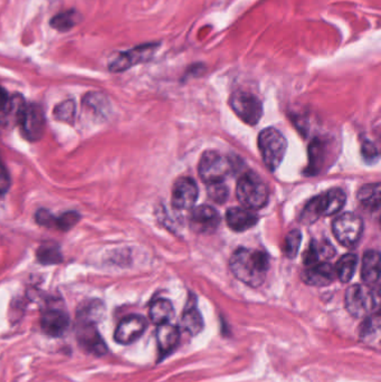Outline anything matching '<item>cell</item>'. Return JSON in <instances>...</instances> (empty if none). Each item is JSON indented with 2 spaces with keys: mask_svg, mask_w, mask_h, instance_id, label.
<instances>
[{
  "mask_svg": "<svg viewBox=\"0 0 381 382\" xmlns=\"http://www.w3.org/2000/svg\"><path fill=\"white\" fill-rule=\"evenodd\" d=\"M237 198L246 209H260L268 202V188L255 173H245L237 182Z\"/></svg>",
  "mask_w": 381,
  "mask_h": 382,
  "instance_id": "277c9868",
  "label": "cell"
},
{
  "mask_svg": "<svg viewBox=\"0 0 381 382\" xmlns=\"http://www.w3.org/2000/svg\"><path fill=\"white\" fill-rule=\"evenodd\" d=\"M365 319V322L363 323L360 330L361 340L369 343V344L375 342V341L378 343L379 334H380V315H379V312H376V313H373V315H369Z\"/></svg>",
  "mask_w": 381,
  "mask_h": 382,
  "instance_id": "d4e9b609",
  "label": "cell"
},
{
  "mask_svg": "<svg viewBox=\"0 0 381 382\" xmlns=\"http://www.w3.org/2000/svg\"><path fill=\"white\" fill-rule=\"evenodd\" d=\"M77 339L79 346L93 356H102L108 352L106 343L94 323L77 322Z\"/></svg>",
  "mask_w": 381,
  "mask_h": 382,
  "instance_id": "30bf717a",
  "label": "cell"
},
{
  "mask_svg": "<svg viewBox=\"0 0 381 382\" xmlns=\"http://www.w3.org/2000/svg\"><path fill=\"white\" fill-rule=\"evenodd\" d=\"M82 21L81 13L79 11H63L54 16L50 21V26L55 28L58 32H67L70 29L74 28L79 21Z\"/></svg>",
  "mask_w": 381,
  "mask_h": 382,
  "instance_id": "cb8c5ba5",
  "label": "cell"
},
{
  "mask_svg": "<svg viewBox=\"0 0 381 382\" xmlns=\"http://www.w3.org/2000/svg\"><path fill=\"white\" fill-rule=\"evenodd\" d=\"M358 200L369 210H378L380 207V183H368L358 191Z\"/></svg>",
  "mask_w": 381,
  "mask_h": 382,
  "instance_id": "7402d4cb",
  "label": "cell"
},
{
  "mask_svg": "<svg viewBox=\"0 0 381 382\" xmlns=\"http://www.w3.org/2000/svg\"><path fill=\"white\" fill-rule=\"evenodd\" d=\"M148 322L141 315H129L121 320L114 332L116 342L123 346L131 344L145 333Z\"/></svg>",
  "mask_w": 381,
  "mask_h": 382,
  "instance_id": "4fadbf2b",
  "label": "cell"
},
{
  "mask_svg": "<svg viewBox=\"0 0 381 382\" xmlns=\"http://www.w3.org/2000/svg\"><path fill=\"white\" fill-rule=\"evenodd\" d=\"M174 305L169 300L158 299L153 302L149 310L150 320L155 324L161 325L170 322L174 317Z\"/></svg>",
  "mask_w": 381,
  "mask_h": 382,
  "instance_id": "44dd1931",
  "label": "cell"
},
{
  "mask_svg": "<svg viewBox=\"0 0 381 382\" xmlns=\"http://www.w3.org/2000/svg\"><path fill=\"white\" fill-rule=\"evenodd\" d=\"M207 194L214 202L223 204L228 197V188L223 182L211 183L207 185Z\"/></svg>",
  "mask_w": 381,
  "mask_h": 382,
  "instance_id": "4dcf8cb0",
  "label": "cell"
},
{
  "mask_svg": "<svg viewBox=\"0 0 381 382\" xmlns=\"http://www.w3.org/2000/svg\"><path fill=\"white\" fill-rule=\"evenodd\" d=\"M346 309L353 317L358 319L369 317L379 312V292L377 288L368 285L350 286L346 292Z\"/></svg>",
  "mask_w": 381,
  "mask_h": 382,
  "instance_id": "7a4b0ae2",
  "label": "cell"
},
{
  "mask_svg": "<svg viewBox=\"0 0 381 382\" xmlns=\"http://www.w3.org/2000/svg\"><path fill=\"white\" fill-rule=\"evenodd\" d=\"M75 111H77L75 102L72 100H67L65 102H62L61 104H58L54 109V116L58 121H62V122H65V124H71L74 121Z\"/></svg>",
  "mask_w": 381,
  "mask_h": 382,
  "instance_id": "f1b7e54d",
  "label": "cell"
},
{
  "mask_svg": "<svg viewBox=\"0 0 381 382\" xmlns=\"http://www.w3.org/2000/svg\"><path fill=\"white\" fill-rule=\"evenodd\" d=\"M336 254V249L328 241H314L304 254V264L308 266L328 263Z\"/></svg>",
  "mask_w": 381,
  "mask_h": 382,
  "instance_id": "ac0fdd59",
  "label": "cell"
},
{
  "mask_svg": "<svg viewBox=\"0 0 381 382\" xmlns=\"http://www.w3.org/2000/svg\"><path fill=\"white\" fill-rule=\"evenodd\" d=\"M229 104L236 116L250 126H256L263 116V104L256 95L248 92H235Z\"/></svg>",
  "mask_w": 381,
  "mask_h": 382,
  "instance_id": "52a82bcc",
  "label": "cell"
},
{
  "mask_svg": "<svg viewBox=\"0 0 381 382\" xmlns=\"http://www.w3.org/2000/svg\"><path fill=\"white\" fill-rule=\"evenodd\" d=\"M37 258L42 264H60L63 261L61 249L55 244H45L37 251Z\"/></svg>",
  "mask_w": 381,
  "mask_h": 382,
  "instance_id": "83f0119b",
  "label": "cell"
},
{
  "mask_svg": "<svg viewBox=\"0 0 381 382\" xmlns=\"http://www.w3.org/2000/svg\"><path fill=\"white\" fill-rule=\"evenodd\" d=\"M363 229V220L351 212L339 216L332 224L333 235L343 246H353L357 244L360 239Z\"/></svg>",
  "mask_w": 381,
  "mask_h": 382,
  "instance_id": "ba28073f",
  "label": "cell"
},
{
  "mask_svg": "<svg viewBox=\"0 0 381 382\" xmlns=\"http://www.w3.org/2000/svg\"><path fill=\"white\" fill-rule=\"evenodd\" d=\"M357 255L346 254L339 259L336 268V274L337 278L342 283H348L353 278L355 274V267H357Z\"/></svg>",
  "mask_w": 381,
  "mask_h": 382,
  "instance_id": "484cf974",
  "label": "cell"
},
{
  "mask_svg": "<svg viewBox=\"0 0 381 382\" xmlns=\"http://www.w3.org/2000/svg\"><path fill=\"white\" fill-rule=\"evenodd\" d=\"M301 241H302V234L300 233V231L294 229V231L287 234L285 245H284V251L289 258H294L297 256L299 249H300Z\"/></svg>",
  "mask_w": 381,
  "mask_h": 382,
  "instance_id": "f546056e",
  "label": "cell"
},
{
  "mask_svg": "<svg viewBox=\"0 0 381 382\" xmlns=\"http://www.w3.org/2000/svg\"><path fill=\"white\" fill-rule=\"evenodd\" d=\"M234 170V165L229 158L219 152L207 151L201 155L198 165L200 178L207 185L223 182V180Z\"/></svg>",
  "mask_w": 381,
  "mask_h": 382,
  "instance_id": "8992f818",
  "label": "cell"
},
{
  "mask_svg": "<svg viewBox=\"0 0 381 382\" xmlns=\"http://www.w3.org/2000/svg\"><path fill=\"white\" fill-rule=\"evenodd\" d=\"M158 48V43H150V44L137 46V48L126 50V52L118 53V55L111 60L109 68H110L111 72L126 71L132 66L150 60Z\"/></svg>",
  "mask_w": 381,
  "mask_h": 382,
  "instance_id": "9c48e42d",
  "label": "cell"
},
{
  "mask_svg": "<svg viewBox=\"0 0 381 382\" xmlns=\"http://www.w3.org/2000/svg\"><path fill=\"white\" fill-rule=\"evenodd\" d=\"M11 186V178L5 165L0 161V192H6Z\"/></svg>",
  "mask_w": 381,
  "mask_h": 382,
  "instance_id": "e575fe53",
  "label": "cell"
},
{
  "mask_svg": "<svg viewBox=\"0 0 381 382\" xmlns=\"http://www.w3.org/2000/svg\"><path fill=\"white\" fill-rule=\"evenodd\" d=\"M9 99H11V97L7 94V92H6L3 87H0V111H1V112H4V111L6 110V108H7V105H9Z\"/></svg>",
  "mask_w": 381,
  "mask_h": 382,
  "instance_id": "d590c367",
  "label": "cell"
},
{
  "mask_svg": "<svg viewBox=\"0 0 381 382\" xmlns=\"http://www.w3.org/2000/svg\"><path fill=\"white\" fill-rule=\"evenodd\" d=\"M380 257L376 251H368L363 258V268H361V278L365 285L373 288L378 285L380 278Z\"/></svg>",
  "mask_w": 381,
  "mask_h": 382,
  "instance_id": "d6986e66",
  "label": "cell"
},
{
  "mask_svg": "<svg viewBox=\"0 0 381 382\" xmlns=\"http://www.w3.org/2000/svg\"><path fill=\"white\" fill-rule=\"evenodd\" d=\"M303 280L312 286H326L331 284L336 278V268L328 263L308 266L302 275Z\"/></svg>",
  "mask_w": 381,
  "mask_h": 382,
  "instance_id": "2e32d148",
  "label": "cell"
},
{
  "mask_svg": "<svg viewBox=\"0 0 381 382\" xmlns=\"http://www.w3.org/2000/svg\"><path fill=\"white\" fill-rule=\"evenodd\" d=\"M198 194L199 192L195 180L189 177H182L175 182L171 194V204L175 209H190L197 202Z\"/></svg>",
  "mask_w": 381,
  "mask_h": 382,
  "instance_id": "8fae6325",
  "label": "cell"
},
{
  "mask_svg": "<svg viewBox=\"0 0 381 382\" xmlns=\"http://www.w3.org/2000/svg\"><path fill=\"white\" fill-rule=\"evenodd\" d=\"M180 325H182V330L189 333L190 335H197L198 333L201 332L204 327L203 317L195 305L184 310L182 320H180Z\"/></svg>",
  "mask_w": 381,
  "mask_h": 382,
  "instance_id": "603a6c76",
  "label": "cell"
},
{
  "mask_svg": "<svg viewBox=\"0 0 381 382\" xmlns=\"http://www.w3.org/2000/svg\"><path fill=\"white\" fill-rule=\"evenodd\" d=\"M36 222L46 227H55L56 217H54L48 210L40 209L36 212Z\"/></svg>",
  "mask_w": 381,
  "mask_h": 382,
  "instance_id": "d6a6232c",
  "label": "cell"
},
{
  "mask_svg": "<svg viewBox=\"0 0 381 382\" xmlns=\"http://www.w3.org/2000/svg\"><path fill=\"white\" fill-rule=\"evenodd\" d=\"M190 226L198 234H211L221 224V216L215 208L203 204L190 214Z\"/></svg>",
  "mask_w": 381,
  "mask_h": 382,
  "instance_id": "5bb4252c",
  "label": "cell"
},
{
  "mask_svg": "<svg viewBox=\"0 0 381 382\" xmlns=\"http://www.w3.org/2000/svg\"><path fill=\"white\" fill-rule=\"evenodd\" d=\"M103 305L101 302H91L87 307H82L77 312V322L96 323L100 321L102 317Z\"/></svg>",
  "mask_w": 381,
  "mask_h": 382,
  "instance_id": "4316f807",
  "label": "cell"
},
{
  "mask_svg": "<svg viewBox=\"0 0 381 382\" xmlns=\"http://www.w3.org/2000/svg\"><path fill=\"white\" fill-rule=\"evenodd\" d=\"M40 325L46 334L53 338H58L69 329L70 317L62 310L48 309L43 312Z\"/></svg>",
  "mask_w": 381,
  "mask_h": 382,
  "instance_id": "9a60e30c",
  "label": "cell"
},
{
  "mask_svg": "<svg viewBox=\"0 0 381 382\" xmlns=\"http://www.w3.org/2000/svg\"><path fill=\"white\" fill-rule=\"evenodd\" d=\"M180 341V331L178 327L170 323L158 325L157 330V343L161 354H170L171 351L178 346Z\"/></svg>",
  "mask_w": 381,
  "mask_h": 382,
  "instance_id": "ffe728a7",
  "label": "cell"
},
{
  "mask_svg": "<svg viewBox=\"0 0 381 382\" xmlns=\"http://www.w3.org/2000/svg\"><path fill=\"white\" fill-rule=\"evenodd\" d=\"M258 149L266 167L274 171L280 167L287 153V141L279 130L265 129L258 136Z\"/></svg>",
  "mask_w": 381,
  "mask_h": 382,
  "instance_id": "5b68a950",
  "label": "cell"
},
{
  "mask_svg": "<svg viewBox=\"0 0 381 382\" xmlns=\"http://www.w3.org/2000/svg\"><path fill=\"white\" fill-rule=\"evenodd\" d=\"M81 216L77 212H67L61 217L56 218V228L61 231H70L79 223Z\"/></svg>",
  "mask_w": 381,
  "mask_h": 382,
  "instance_id": "1f68e13d",
  "label": "cell"
},
{
  "mask_svg": "<svg viewBox=\"0 0 381 382\" xmlns=\"http://www.w3.org/2000/svg\"><path fill=\"white\" fill-rule=\"evenodd\" d=\"M258 217L255 212L242 208H231L226 212V223L235 231H245L258 224Z\"/></svg>",
  "mask_w": 381,
  "mask_h": 382,
  "instance_id": "e0dca14e",
  "label": "cell"
},
{
  "mask_svg": "<svg viewBox=\"0 0 381 382\" xmlns=\"http://www.w3.org/2000/svg\"><path fill=\"white\" fill-rule=\"evenodd\" d=\"M346 200L345 192L341 189L326 191L307 204L301 215V220L305 224H312L318 218L334 215L343 208Z\"/></svg>",
  "mask_w": 381,
  "mask_h": 382,
  "instance_id": "3957f363",
  "label": "cell"
},
{
  "mask_svg": "<svg viewBox=\"0 0 381 382\" xmlns=\"http://www.w3.org/2000/svg\"><path fill=\"white\" fill-rule=\"evenodd\" d=\"M19 124L23 128L27 139L40 140L45 131V116L40 105L26 104L19 119Z\"/></svg>",
  "mask_w": 381,
  "mask_h": 382,
  "instance_id": "7c38bea8",
  "label": "cell"
},
{
  "mask_svg": "<svg viewBox=\"0 0 381 382\" xmlns=\"http://www.w3.org/2000/svg\"><path fill=\"white\" fill-rule=\"evenodd\" d=\"M229 266L235 278L248 286L258 288L265 280L270 261L263 251L242 247L231 255Z\"/></svg>",
  "mask_w": 381,
  "mask_h": 382,
  "instance_id": "6da1fadb",
  "label": "cell"
},
{
  "mask_svg": "<svg viewBox=\"0 0 381 382\" xmlns=\"http://www.w3.org/2000/svg\"><path fill=\"white\" fill-rule=\"evenodd\" d=\"M363 157L368 163H375L378 159V151L371 142L365 141L363 144Z\"/></svg>",
  "mask_w": 381,
  "mask_h": 382,
  "instance_id": "836d02e7",
  "label": "cell"
}]
</instances>
